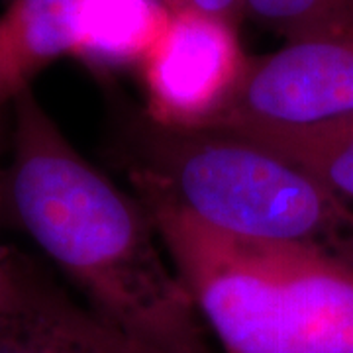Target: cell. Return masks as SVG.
<instances>
[{
    "mask_svg": "<svg viewBox=\"0 0 353 353\" xmlns=\"http://www.w3.org/2000/svg\"><path fill=\"white\" fill-rule=\"evenodd\" d=\"M10 106L0 206L116 328L159 347L208 340L138 196L77 152L32 88Z\"/></svg>",
    "mask_w": 353,
    "mask_h": 353,
    "instance_id": "1",
    "label": "cell"
},
{
    "mask_svg": "<svg viewBox=\"0 0 353 353\" xmlns=\"http://www.w3.org/2000/svg\"><path fill=\"white\" fill-rule=\"evenodd\" d=\"M138 201L222 353H353V267Z\"/></svg>",
    "mask_w": 353,
    "mask_h": 353,
    "instance_id": "2",
    "label": "cell"
},
{
    "mask_svg": "<svg viewBox=\"0 0 353 353\" xmlns=\"http://www.w3.org/2000/svg\"><path fill=\"white\" fill-rule=\"evenodd\" d=\"M238 30L202 14H167L138 65L152 124L208 130L218 122L252 67Z\"/></svg>",
    "mask_w": 353,
    "mask_h": 353,
    "instance_id": "5",
    "label": "cell"
},
{
    "mask_svg": "<svg viewBox=\"0 0 353 353\" xmlns=\"http://www.w3.org/2000/svg\"><path fill=\"white\" fill-rule=\"evenodd\" d=\"M353 116V32L287 41L253 57L236 99L208 130H303Z\"/></svg>",
    "mask_w": 353,
    "mask_h": 353,
    "instance_id": "6",
    "label": "cell"
},
{
    "mask_svg": "<svg viewBox=\"0 0 353 353\" xmlns=\"http://www.w3.org/2000/svg\"><path fill=\"white\" fill-rule=\"evenodd\" d=\"M167 12H192L224 20L240 28L248 18L245 0H159Z\"/></svg>",
    "mask_w": 353,
    "mask_h": 353,
    "instance_id": "10",
    "label": "cell"
},
{
    "mask_svg": "<svg viewBox=\"0 0 353 353\" xmlns=\"http://www.w3.org/2000/svg\"><path fill=\"white\" fill-rule=\"evenodd\" d=\"M0 353H152L148 345L75 303L16 252H4Z\"/></svg>",
    "mask_w": 353,
    "mask_h": 353,
    "instance_id": "7",
    "label": "cell"
},
{
    "mask_svg": "<svg viewBox=\"0 0 353 353\" xmlns=\"http://www.w3.org/2000/svg\"><path fill=\"white\" fill-rule=\"evenodd\" d=\"M2 152H4V124H2V114H0V159H2ZM2 173V167H0ZM4 273V252H0V279Z\"/></svg>",
    "mask_w": 353,
    "mask_h": 353,
    "instance_id": "11",
    "label": "cell"
},
{
    "mask_svg": "<svg viewBox=\"0 0 353 353\" xmlns=\"http://www.w3.org/2000/svg\"><path fill=\"white\" fill-rule=\"evenodd\" d=\"M245 10L285 43L353 32V0H245Z\"/></svg>",
    "mask_w": 353,
    "mask_h": 353,
    "instance_id": "9",
    "label": "cell"
},
{
    "mask_svg": "<svg viewBox=\"0 0 353 353\" xmlns=\"http://www.w3.org/2000/svg\"><path fill=\"white\" fill-rule=\"evenodd\" d=\"M134 194L243 240L301 245L353 267V206L257 139L148 122L130 167Z\"/></svg>",
    "mask_w": 353,
    "mask_h": 353,
    "instance_id": "3",
    "label": "cell"
},
{
    "mask_svg": "<svg viewBox=\"0 0 353 353\" xmlns=\"http://www.w3.org/2000/svg\"><path fill=\"white\" fill-rule=\"evenodd\" d=\"M159 0H10L0 14V114L50 65L138 67L161 32Z\"/></svg>",
    "mask_w": 353,
    "mask_h": 353,
    "instance_id": "4",
    "label": "cell"
},
{
    "mask_svg": "<svg viewBox=\"0 0 353 353\" xmlns=\"http://www.w3.org/2000/svg\"><path fill=\"white\" fill-rule=\"evenodd\" d=\"M236 134L257 139L303 165L353 206V116L303 130H238Z\"/></svg>",
    "mask_w": 353,
    "mask_h": 353,
    "instance_id": "8",
    "label": "cell"
}]
</instances>
